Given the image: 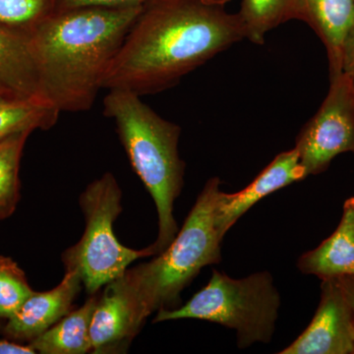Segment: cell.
Wrapping results in <instances>:
<instances>
[{
    "mask_svg": "<svg viewBox=\"0 0 354 354\" xmlns=\"http://www.w3.org/2000/svg\"><path fill=\"white\" fill-rule=\"evenodd\" d=\"M353 79H354V76H353Z\"/></svg>",
    "mask_w": 354,
    "mask_h": 354,
    "instance_id": "obj_27",
    "label": "cell"
},
{
    "mask_svg": "<svg viewBox=\"0 0 354 354\" xmlns=\"http://www.w3.org/2000/svg\"><path fill=\"white\" fill-rule=\"evenodd\" d=\"M0 97H15L13 94H11L9 91H7L6 88L2 87L0 85Z\"/></svg>",
    "mask_w": 354,
    "mask_h": 354,
    "instance_id": "obj_26",
    "label": "cell"
},
{
    "mask_svg": "<svg viewBox=\"0 0 354 354\" xmlns=\"http://www.w3.org/2000/svg\"><path fill=\"white\" fill-rule=\"evenodd\" d=\"M306 177L308 176L297 151L293 148L279 153L244 189L232 194L221 191L216 205V223L221 236H225L241 216L263 198Z\"/></svg>",
    "mask_w": 354,
    "mask_h": 354,
    "instance_id": "obj_9",
    "label": "cell"
},
{
    "mask_svg": "<svg viewBox=\"0 0 354 354\" xmlns=\"http://www.w3.org/2000/svg\"><path fill=\"white\" fill-rule=\"evenodd\" d=\"M353 276H354V274H353Z\"/></svg>",
    "mask_w": 354,
    "mask_h": 354,
    "instance_id": "obj_28",
    "label": "cell"
},
{
    "mask_svg": "<svg viewBox=\"0 0 354 354\" xmlns=\"http://www.w3.org/2000/svg\"><path fill=\"white\" fill-rule=\"evenodd\" d=\"M143 6L55 11L30 35L41 95L58 111L92 108L104 77Z\"/></svg>",
    "mask_w": 354,
    "mask_h": 354,
    "instance_id": "obj_2",
    "label": "cell"
},
{
    "mask_svg": "<svg viewBox=\"0 0 354 354\" xmlns=\"http://www.w3.org/2000/svg\"><path fill=\"white\" fill-rule=\"evenodd\" d=\"M295 148L307 176L322 174L342 153H354L353 76L344 72L330 76L327 97L302 128Z\"/></svg>",
    "mask_w": 354,
    "mask_h": 354,
    "instance_id": "obj_7",
    "label": "cell"
},
{
    "mask_svg": "<svg viewBox=\"0 0 354 354\" xmlns=\"http://www.w3.org/2000/svg\"><path fill=\"white\" fill-rule=\"evenodd\" d=\"M34 349L30 346H21L8 341H0V354H34Z\"/></svg>",
    "mask_w": 354,
    "mask_h": 354,
    "instance_id": "obj_23",
    "label": "cell"
},
{
    "mask_svg": "<svg viewBox=\"0 0 354 354\" xmlns=\"http://www.w3.org/2000/svg\"><path fill=\"white\" fill-rule=\"evenodd\" d=\"M58 114L57 109L44 102L0 97V140L26 130L48 129L57 122Z\"/></svg>",
    "mask_w": 354,
    "mask_h": 354,
    "instance_id": "obj_16",
    "label": "cell"
},
{
    "mask_svg": "<svg viewBox=\"0 0 354 354\" xmlns=\"http://www.w3.org/2000/svg\"><path fill=\"white\" fill-rule=\"evenodd\" d=\"M32 292L17 263L0 256V318L8 320Z\"/></svg>",
    "mask_w": 354,
    "mask_h": 354,
    "instance_id": "obj_20",
    "label": "cell"
},
{
    "mask_svg": "<svg viewBox=\"0 0 354 354\" xmlns=\"http://www.w3.org/2000/svg\"><path fill=\"white\" fill-rule=\"evenodd\" d=\"M82 286L79 272L68 270L59 285L53 290L34 291L8 319L4 333L15 341L32 342L69 313Z\"/></svg>",
    "mask_w": 354,
    "mask_h": 354,
    "instance_id": "obj_10",
    "label": "cell"
},
{
    "mask_svg": "<svg viewBox=\"0 0 354 354\" xmlns=\"http://www.w3.org/2000/svg\"><path fill=\"white\" fill-rule=\"evenodd\" d=\"M58 0H0V27L30 36L55 12Z\"/></svg>",
    "mask_w": 354,
    "mask_h": 354,
    "instance_id": "obj_19",
    "label": "cell"
},
{
    "mask_svg": "<svg viewBox=\"0 0 354 354\" xmlns=\"http://www.w3.org/2000/svg\"><path fill=\"white\" fill-rule=\"evenodd\" d=\"M32 131L14 133L0 140V220L15 211L20 199L19 169L23 149Z\"/></svg>",
    "mask_w": 354,
    "mask_h": 354,
    "instance_id": "obj_17",
    "label": "cell"
},
{
    "mask_svg": "<svg viewBox=\"0 0 354 354\" xmlns=\"http://www.w3.org/2000/svg\"><path fill=\"white\" fill-rule=\"evenodd\" d=\"M122 192L111 172L88 184L79 203L85 218L80 241L62 255L66 271L80 274L84 288L94 295L127 271L134 261L152 257L148 247L134 250L122 245L113 232V223L122 212Z\"/></svg>",
    "mask_w": 354,
    "mask_h": 354,
    "instance_id": "obj_6",
    "label": "cell"
},
{
    "mask_svg": "<svg viewBox=\"0 0 354 354\" xmlns=\"http://www.w3.org/2000/svg\"><path fill=\"white\" fill-rule=\"evenodd\" d=\"M292 19L306 22L322 41L330 77L342 73L344 44L354 25V0H297Z\"/></svg>",
    "mask_w": 354,
    "mask_h": 354,
    "instance_id": "obj_11",
    "label": "cell"
},
{
    "mask_svg": "<svg viewBox=\"0 0 354 354\" xmlns=\"http://www.w3.org/2000/svg\"><path fill=\"white\" fill-rule=\"evenodd\" d=\"M279 354H354V315L339 279H324L308 327Z\"/></svg>",
    "mask_w": 354,
    "mask_h": 354,
    "instance_id": "obj_8",
    "label": "cell"
},
{
    "mask_svg": "<svg viewBox=\"0 0 354 354\" xmlns=\"http://www.w3.org/2000/svg\"><path fill=\"white\" fill-rule=\"evenodd\" d=\"M202 1L208 6L225 7L230 0H202Z\"/></svg>",
    "mask_w": 354,
    "mask_h": 354,
    "instance_id": "obj_25",
    "label": "cell"
},
{
    "mask_svg": "<svg viewBox=\"0 0 354 354\" xmlns=\"http://www.w3.org/2000/svg\"><path fill=\"white\" fill-rule=\"evenodd\" d=\"M243 39L239 14L225 7L202 0H150L109 65L102 88L160 92Z\"/></svg>",
    "mask_w": 354,
    "mask_h": 354,
    "instance_id": "obj_1",
    "label": "cell"
},
{
    "mask_svg": "<svg viewBox=\"0 0 354 354\" xmlns=\"http://www.w3.org/2000/svg\"><path fill=\"white\" fill-rule=\"evenodd\" d=\"M91 295L87 301L73 312H69L53 327L29 344L35 353L41 354H85L92 351L90 325L97 301Z\"/></svg>",
    "mask_w": 354,
    "mask_h": 354,
    "instance_id": "obj_15",
    "label": "cell"
},
{
    "mask_svg": "<svg viewBox=\"0 0 354 354\" xmlns=\"http://www.w3.org/2000/svg\"><path fill=\"white\" fill-rule=\"evenodd\" d=\"M0 85L15 97L50 104L41 95L30 36L2 27H0Z\"/></svg>",
    "mask_w": 354,
    "mask_h": 354,
    "instance_id": "obj_13",
    "label": "cell"
},
{
    "mask_svg": "<svg viewBox=\"0 0 354 354\" xmlns=\"http://www.w3.org/2000/svg\"><path fill=\"white\" fill-rule=\"evenodd\" d=\"M342 72L348 75L354 76V25L349 32L348 39L344 48L342 57Z\"/></svg>",
    "mask_w": 354,
    "mask_h": 354,
    "instance_id": "obj_22",
    "label": "cell"
},
{
    "mask_svg": "<svg viewBox=\"0 0 354 354\" xmlns=\"http://www.w3.org/2000/svg\"><path fill=\"white\" fill-rule=\"evenodd\" d=\"M281 297L271 274L235 279L214 270L206 286L183 306L158 310L153 322L198 319L234 330L239 348L269 344L276 330Z\"/></svg>",
    "mask_w": 354,
    "mask_h": 354,
    "instance_id": "obj_5",
    "label": "cell"
},
{
    "mask_svg": "<svg viewBox=\"0 0 354 354\" xmlns=\"http://www.w3.org/2000/svg\"><path fill=\"white\" fill-rule=\"evenodd\" d=\"M305 274L324 279L354 274V196L344 201L339 225L328 239L298 259Z\"/></svg>",
    "mask_w": 354,
    "mask_h": 354,
    "instance_id": "obj_12",
    "label": "cell"
},
{
    "mask_svg": "<svg viewBox=\"0 0 354 354\" xmlns=\"http://www.w3.org/2000/svg\"><path fill=\"white\" fill-rule=\"evenodd\" d=\"M339 279L349 304H351V309H353L354 315V276H344Z\"/></svg>",
    "mask_w": 354,
    "mask_h": 354,
    "instance_id": "obj_24",
    "label": "cell"
},
{
    "mask_svg": "<svg viewBox=\"0 0 354 354\" xmlns=\"http://www.w3.org/2000/svg\"><path fill=\"white\" fill-rule=\"evenodd\" d=\"M104 113L113 120L132 169L155 202L158 234L148 248L152 256L158 255L178 232L174 211L183 187L184 162L178 152L181 128L160 118L141 95L123 88L109 90Z\"/></svg>",
    "mask_w": 354,
    "mask_h": 354,
    "instance_id": "obj_4",
    "label": "cell"
},
{
    "mask_svg": "<svg viewBox=\"0 0 354 354\" xmlns=\"http://www.w3.org/2000/svg\"><path fill=\"white\" fill-rule=\"evenodd\" d=\"M138 332L127 300L108 283L102 297H97L91 320L92 353H118L124 349Z\"/></svg>",
    "mask_w": 354,
    "mask_h": 354,
    "instance_id": "obj_14",
    "label": "cell"
},
{
    "mask_svg": "<svg viewBox=\"0 0 354 354\" xmlns=\"http://www.w3.org/2000/svg\"><path fill=\"white\" fill-rule=\"evenodd\" d=\"M150 0H58L55 11L85 6L128 7L142 6Z\"/></svg>",
    "mask_w": 354,
    "mask_h": 354,
    "instance_id": "obj_21",
    "label": "cell"
},
{
    "mask_svg": "<svg viewBox=\"0 0 354 354\" xmlns=\"http://www.w3.org/2000/svg\"><path fill=\"white\" fill-rule=\"evenodd\" d=\"M297 0H242L239 16L245 39L263 44L266 35L281 23L292 19Z\"/></svg>",
    "mask_w": 354,
    "mask_h": 354,
    "instance_id": "obj_18",
    "label": "cell"
},
{
    "mask_svg": "<svg viewBox=\"0 0 354 354\" xmlns=\"http://www.w3.org/2000/svg\"><path fill=\"white\" fill-rule=\"evenodd\" d=\"M221 191L220 178H209L169 246L109 283L127 300L137 330L153 312L179 307L181 292L203 268L221 262L223 237L216 223Z\"/></svg>",
    "mask_w": 354,
    "mask_h": 354,
    "instance_id": "obj_3",
    "label": "cell"
}]
</instances>
